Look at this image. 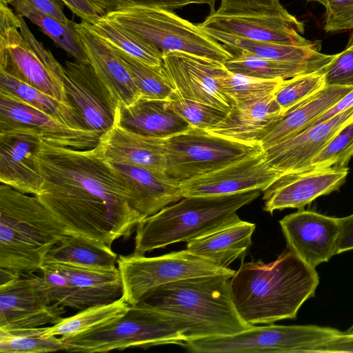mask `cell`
<instances>
[{
	"instance_id": "27",
	"label": "cell",
	"mask_w": 353,
	"mask_h": 353,
	"mask_svg": "<svg viewBox=\"0 0 353 353\" xmlns=\"http://www.w3.org/2000/svg\"><path fill=\"white\" fill-rule=\"evenodd\" d=\"M353 89V86L326 85L321 90L284 114L261 138L265 150L305 130L308 124L330 109Z\"/></svg>"
},
{
	"instance_id": "16",
	"label": "cell",
	"mask_w": 353,
	"mask_h": 353,
	"mask_svg": "<svg viewBox=\"0 0 353 353\" xmlns=\"http://www.w3.org/2000/svg\"><path fill=\"white\" fill-rule=\"evenodd\" d=\"M199 25L256 41L288 45L313 43L301 35L304 32V25L290 12H214Z\"/></svg>"
},
{
	"instance_id": "17",
	"label": "cell",
	"mask_w": 353,
	"mask_h": 353,
	"mask_svg": "<svg viewBox=\"0 0 353 353\" xmlns=\"http://www.w3.org/2000/svg\"><path fill=\"white\" fill-rule=\"evenodd\" d=\"M19 128L34 130L47 143L77 150L95 148L101 137L94 131L66 125L22 101L0 94V131Z\"/></svg>"
},
{
	"instance_id": "36",
	"label": "cell",
	"mask_w": 353,
	"mask_h": 353,
	"mask_svg": "<svg viewBox=\"0 0 353 353\" xmlns=\"http://www.w3.org/2000/svg\"><path fill=\"white\" fill-rule=\"evenodd\" d=\"M130 307L122 297L110 303L90 306L73 316L62 318L49 326L43 334L64 337L86 332L123 316Z\"/></svg>"
},
{
	"instance_id": "30",
	"label": "cell",
	"mask_w": 353,
	"mask_h": 353,
	"mask_svg": "<svg viewBox=\"0 0 353 353\" xmlns=\"http://www.w3.org/2000/svg\"><path fill=\"white\" fill-rule=\"evenodd\" d=\"M254 223L241 221L187 242L186 250L218 266L227 268L252 244Z\"/></svg>"
},
{
	"instance_id": "23",
	"label": "cell",
	"mask_w": 353,
	"mask_h": 353,
	"mask_svg": "<svg viewBox=\"0 0 353 353\" xmlns=\"http://www.w3.org/2000/svg\"><path fill=\"white\" fill-rule=\"evenodd\" d=\"M165 139L137 133L114 122L101 135L95 148L110 163H125L165 174Z\"/></svg>"
},
{
	"instance_id": "12",
	"label": "cell",
	"mask_w": 353,
	"mask_h": 353,
	"mask_svg": "<svg viewBox=\"0 0 353 353\" xmlns=\"http://www.w3.org/2000/svg\"><path fill=\"white\" fill-rule=\"evenodd\" d=\"M64 308L52 303L41 275L0 268V330L54 325Z\"/></svg>"
},
{
	"instance_id": "10",
	"label": "cell",
	"mask_w": 353,
	"mask_h": 353,
	"mask_svg": "<svg viewBox=\"0 0 353 353\" xmlns=\"http://www.w3.org/2000/svg\"><path fill=\"white\" fill-rule=\"evenodd\" d=\"M117 265L123 284L121 297L130 305L138 304L150 290L167 283L207 275L233 276L236 272L186 249L154 257L133 253L120 255Z\"/></svg>"
},
{
	"instance_id": "29",
	"label": "cell",
	"mask_w": 353,
	"mask_h": 353,
	"mask_svg": "<svg viewBox=\"0 0 353 353\" xmlns=\"http://www.w3.org/2000/svg\"><path fill=\"white\" fill-rule=\"evenodd\" d=\"M201 28L232 55L243 52L261 58L291 62L319 61L332 56L321 52V42L319 41L310 45H288L252 40L211 28Z\"/></svg>"
},
{
	"instance_id": "15",
	"label": "cell",
	"mask_w": 353,
	"mask_h": 353,
	"mask_svg": "<svg viewBox=\"0 0 353 353\" xmlns=\"http://www.w3.org/2000/svg\"><path fill=\"white\" fill-rule=\"evenodd\" d=\"M287 247L309 266L316 267L337 254L339 218L299 209L279 221Z\"/></svg>"
},
{
	"instance_id": "37",
	"label": "cell",
	"mask_w": 353,
	"mask_h": 353,
	"mask_svg": "<svg viewBox=\"0 0 353 353\" xmlns=\"http://www.w3.org/2000/svg\"><path fill=\"white\" fill-rule=\"evenodd\" d=\"M117 52L129 70L141 97L165 101L170 99L176 89L163 64L149 65L126 54Z\"/></svg>"
},
{
	"instance_id": "5",
	"label": "cell",
	"mask_w": 353,
	"mask_h": 353,
	"mask_svg": "<svg viewBox=\"0 0 353 353\" xmlns=\"http://www.w3.org/2000/svg\"><path fill=\"white\" fill-rule=\"evenodd\" d=\"M69 232L36 195L0 185V268L34 273Z\"/></svg>"
},
{
	"instance_id": "18",
	"label": "cell",
	"mask_w": 353,
	"mask_h": 353,
	"mask_svg": "<svg viewBox=\"0 0 353 353\" xmlns=\"http://www.w3.org/2000/svg\"><path fill=\"white\" fill-rule=\"evenodd\" d=\"M163 65L176 91L183 97L228 112L232 108L218 83V77L225 68L223 63L181 52H170L163 54Z\"/></svg>"
},
{
	"instance_id": "7",
	"label": "cell",
	"mask_w": 353,
	"mask_h": 353,
	"mask_svg": "<svg viewBox=\"0 0 353 353\" xmlns=\"http://www.w3.org/2000/svg\"><path fill=\"white\" fill-rule=\"evenodd\" d=\"M0 70L72 105L64 86L63 66L34 37L23 17L3 3H0Z\"/></svg>"
},
{
	"instance_id": "49",
	"label": "cell",
	"mask_w": 353,
	"mask_h": 353,
	"mask_svg": "<svg viewBox=\"0 0 353 353\" xmlns=\"http://www.w3.org/2000/svg\"><path fill=\"white\" fill-rule=\"evenodd\" d=\"M40 12L52 17L66 26H73L75 23L64 14L62 8L57 0H26Z\"/></svg>"
},
{
	"instance_id": "48",
	"label": "cell",
	"mask_w": 353,
	"mask_h": 353,
	"mask_svg": "<svg viewBox=\"0 0 353 353\" xmlns=\"http://www.w3.org/2000/svg\"><path fill=\"white\" fill-rule=\"evenodd\" d=\"M307 352H353V335L342 332L323 343L312 347Z\"/></svg>"
},
{
	"instance_id": "25",
	"label": "cell",
	"mask_w": 353,
	"mask_h": 353,
	"mask_svg": "<svg viewBox=\"0 0 353 353\" xmlns=\"http://www.w3.org/2000/svg\"><path fill=\"white\" fill-rule=\"evenodd\" d=\"M110 163L130 183L133 206L145 218L183 198L181 181L165 173L125 163Z\"/></svg>"
},
{
	"instance_id": "21",
	"label": "cell",
	"mask_w": 353,
	"mask_h": 353,
	"mask_svg": "<svg viewBox=\"0 0 353 353\" xmlns=\"http://www.w3.org/2000/svg\"><path fill=\"white\" fill-rule=\"evenodd\" d=\"M352 119L353 105L263 150L268 164L279 176L298 172Z\"/></svg>"
},
{
	"instance_id": "43",
	"label": "cell",
	"mask_w": 353,
	"mask_h": 353,
	"mask_svg": "<svg viewBox=\"0 0 353 353\" xmlns=\"http://www.w3.org/2000/svg\"><path fill=\"white\" fill-rule=\"evenodd\" d=\"M101 16L130 7L143 6L164 8L170 10L179 9L192 4H206L210 13H214L216 0H90Z\"/></svg>"
},
{
	"instance_id": "50",
	"label": "cell",
	"mask_w": 353,
	"mask_h": 353,
	"mask_svg": "<svg viewBox=\"0 0 353 353\" xmlns=\"http://www.w3.org/2000/svg\"><path fill=\"white\" fill-rule=\"evenodd\" d=\"M81 21L92 23L101 17L99 11L90 0H60Z\"/></svg>"
},
{
	"instance_id": "53",
	"label": "cell",
	"mask_w": 353,
	"mask_h": 353,
	"mask_svg": "<svg viewBox=\"0 0 353 353\" xmlns=\"http://www.w3.org/2000/svg\"><path fill=\"white\" fill-rule=\"evenodd\" d=\"M343 333L345 334L353 335V325L347 330Z\"/></svg>"
},
{
	"instance_id": "28",
	"label": "cell",
	"mask_w": 353,
	"mask_h": 353,
	"mask_svg": "<svg viewBox=\"0 0 353 353\" xmlns=\"http://www.w3.org/2000/svg\"><path fill=\"white\" fill-rule=\"evenodd\" d=\"M70 281L80 310L88 307L107 304L121 298L123 284L118 267L111 269L88 268L60 264H49Z\"/></svg>"
},
{
	"instance_id": "4",
	"label": "cell",
	"mask_w": 353,
	"mask_h": 353,
	"mask_svg": "<svg viewBox=\"0 0 353 353\" xmlns=\"http://www.w3.org/2000/svg\"><path fill=\"white\" fill-rule=\"evenodd\" d=\"M254 190L231 194L185 196L137 225L133 254L206 236L241 221L236 212L261 194Z\"/></svg>"
},
{
	"instance_id": "40",
	"label": "cell",
	"mask_w": 353,
	"mask_h": 353,
	"mask_svg": "<svg viewBox=\"0 0 353 353\" xmlns=\"http://www.w3.org/2000/svg\"><path fill=\"white\" fill-rule=\"evenodd\" d=\"M352 156L353 119L343 125L323 149L304 168L296 173L347 167V163Z\"/></svg>"
},
{
	"instance_id": "46",
	"label": "cell",
	"mask_w": 353,
	"mask_h": 353,
	"mask_svg": "<svg viewBox=\"0 0 353 353\" xmlns=\"http://www.w3.org/2000/svg\"><path fill=\"white\" fill-rule=\"evenodd\" d=\"M322 4L326 10L324 30L339 32L353 29V0H307Z\"/></svg>"
},
{
	"instance_id": "52",
	"label": "cell",
	"mask_w": 353,
	"mask_h": 353,
	"mask_svg": "<svg viewBox=\"0 0 353 353\" xmlns=\"http://www.w3.org/2000/svg\"><path fill=\"white\" fill-rule=\"evenodd\" d=\"M353 105V89L346 94L343 97L340 99L336 103H334L330 109L324 112L322 114L316 117L314 120L310 122L307 128L312 126L329 119L338 114L343 112L344 110L350 108Z\"/></svg>"
},
{
	"instance_id": "9",
	"label": "cell",
	"mask_w": 353,
	"mask_h": 353,
	"mask_svg": "<svg viewBox=\"0 0 353 353\" xmlns=\"http://www.w3.org/2000/svg\"><path fill=\"white\" fill-rule=\"evenodd\" d=\"M341 333L317 325H254L230 336L189 340L183 347L196 353H307Z\"/></svg>"
},
{
	"instance_id": "1",
	"label": "cell",
	"mask_w": 353,
	"mask_h": 353,
	"mask_svg": "<svg viewBox=\"0 0 353 353\" xmlns=\"http://www.w3.org/2000/svg\"><path fill=\"white\" fill-rule=\"evenodd\" d=\"M36 161L43 179L36 196L70 232L112 248L145 218L133 206L128 181L96 148L77 150L43 141Z\"/></svg>"
},
{
	"instance_id": "6",
	"label": "cell",
	"mask_w": 353,
	"mask_h": 353,
	"mask_svg": "<svg viewBox=\"0 0 353 353\" xmlns=\"http://www.w3.org/2000/svg\"><path fill=\"white\" fill-rule=\"evenodd\" d=\"M191 330V323L181 317L138 303L106 324L61 339L66 352H108L134 347L183 346Z\"/></svg>"
},
{
	"instance_id": "31",
	"label": "cell",
	"mask_w": 353,
	"mask_h": 353,
	"mask_svg": "<svg viewBox=\"0 0 353 353\" xmlns=\"http://www.w3.org/2000/svg\"><path fill=\"white\" fill-rule=\"evenodd\" d=\"M118 258L111 247L69 231L46 254L43 265L111 269L116 267Z\"/></svg>"
},
{
	"instance_id": "47",
	"label": "cell",
	"mask_w": 353,
	"mask_h": 353,
	"mask_svg": "<svg viewBox=\"0 0 353 353\" xmlns=\"http://www.w3.org/2000/svg\"><path fill=\"white\" fill-rule=\"evenodd\" d=\"M261 12H289L280 0H221L217 14L251 13Z\"/></svg>"
},
{
	"instance_id": "42",
	"label": "cell",
	"mask_w": 353,
	"mask_h": 353,
	"mask_svg": "<svg viewBox=\"0 0 353 353\" xmlns=\"http://www.w3.org/2000/svg\"><path fill=\"white\" fill-rule=\"evenodd\" d=\"M172 110L183 119L191 127L208 130L223 121L228 111L185 99L176 90L168 101Z\"/></svg>"
},
{
	"instance_id": "14",
	"label": "cell",
	"mask_w": 353,
	"mask_h": 353,
	"mask_svg": "<svg viewBox=\"0 0 353 353\" xmlns=\"http://www.w3.org/2000/svg\"><path fill=\"white\" fill-rule=\"evenodd\" d=\"M64 86L85 128L100 135L112 128L117 105L90 63L65 61Z\"/></svg>"
},
{
	"instance_id": "44",
	"label": "cell",
	"mask_w": 353,
	"mask_h": 353,
	"mask_svg": "<svg viewBox=\"0 0 353 353\" xmlns=\"http://www.w3.org/2000/svg\"><path fill=\"white\" fill-rule=\"evenodd\" d=\"M39 272L52 303L80 310L74 289L65 275L49 264L43 265Z\"/></svg>"
},
{
	"instance_id": "26",
	"label": "cell",
	"mask_w": 353,
	"mask_h": 353,
	"mask_svg": "<svg viewBox=\"0 0 353 353\" xmlns=\"http://www.w3.org/2000/svg\"><path fill=\"white\" fill-rule=\"evenodd\" d=\"M168 101L140 97L129 105H117L114 122L130 131L161 138L186 131L191 126L171 110Z\"/></svg>"
},
{
	"instance_id": "8",
	"label": "cell",
	"mask_w": 353,
	"mask_h": 353,
	"mask_svg": "<svg viewBox=\"0 0 353 353\" xmlns=\"http://www.w3.org/2000/svg\"><path fill=\"white\" fill-rule=\"evenodd\" d=\"M103 16L140 35L163 54L181 52L222 63L233 56L198 23L179 17L172 10L136 6Z\"/></svg>"
},
{
	"instance_id": "13",
	"label": "cell",
	"mask_w": 353,
	"mask_h": 353,
	"mask_svg": "<svg viewBox=\"0 0 353 353\" xmlns=\"http://www.w3.org/2000/svg\"><path fill=\"white\" fill-rule=\"evenodd\" d=\"M279 174L268 164L263 150L214 171L181 181L183 197L263 192Z\"/></svg>"
},
{
	"instance_id": "20",
	"label": "cell",
	"mask_w": 353,
	"mask_h": 353,
	"mask_svg": "<svg viewBox=\"0 0 353 353\" xmlns=\"http://www.w3.org/2000/svg\"><path fill=\"white\" fill-rule=\"evenodd\" d=\"M348 168H330L280 176L264 190L263 210L272 214L285 208H303L317 197L339 189Z\"/></svg>"
},
{
	"instance_id": "51",
	"label": "cell",
	"mask_w": 353,
	"mask_h": 353,
	"mask_svg": "<svg viewBox=\"0 0 353 353\" xmlns=\"http://www.w3.org/2000/svg\"><path fill=\"white\" fill-rule=\"evenodd\" d=\"M340 234L338 242L337 254L353 250V214L339 218Z\"/></svg>"
},
{
	"instance_id": "41",
	"label": "cell",
	"mask_w": 353,
	"mask_h": 353,
	"mask_svg": "<svg viewBox=\"0 0 353 353\" xmlns=\"http://www.w3.org/2000/svg\"><path fill=\"white\" fill-rule=\"evenodd\" d=\"M325 66L314 72L296 75L282 81L274 93V98L283 114L326 85Z\"/></svg>"
},
{
	"instance_id": "22",
	"label": "cell",
	"mask_w": 353,
	"mask_h": 353,
	"mask_svg": "<svg viewBox=\"0 0 353 353\" xmlns=\"http://www.w3.org/2000/svg\"><path fill=\"white\" fill-rule=\"evenodd\" d=\"M89 63L116 105H129L141 97L130 72L118 52L81 21L74 23Z\"/></svg>"
},
{
	"instance_id": "19",
	"label": "cell",
	"mask_w": 353,
	"mask_h": 353,
	"mask_svg": "<svg viewBox=\"0 0 353 353\" xmlns=\"http://www.w3.org/2000/svg\"><path fill=\"white\" fill-rule=\"evenodd\" d=\"M43 142L34 130L0 131V181L21 192L37 195L43 184L36 157Z\"/></svg>"
},
{
	"instance_id": "38",
	"label": "cell",
	"mask_w": 353,
	"mask_h": 353,
	"mask_svg": "<svg viewBox=\"0 0 353 353\" xmlns=\"http://www.w3.org/2000/svg\"><path fill=\"white\" fill-rule=\"evenodd\" d=\"M49 326L0 330L1 353H46L65 351L61 337L44 335Z\"/></svg>"
},
{
	"instance_id": "39",
	"label": "cell",
	"mask_w": 353,
	"mask_h": 353,
	"mask_svg": "<svg viewBox=\"0 0 353 353\" xmlns=\"http://www.w3.org/2000/svg\"><path fill=\"white\" fill-rule=\"evenodd\" d=\"M284 79H261L235 74L225 68L218 77L219 85L232 105L274 94Z\"/></svg>"
},
{
	"instance_id": "35",
	"label": "cell",
	"mask_w": 353,
	"mask_h": 353,
	"mask_svg": "<svg viewBox=\"0 0 353 353\" xmlns=\"http://www.w3.org/2000/svg\"><path fill=\"white\" fill-rule=\"evenodd\" d=\"M0 3L11 6L17 14L28 18L37 25L58 47L66 52L75 61L89 63L77 37L74 25L64 26L52 17L37 10L26 0H0Z\"/></svg>"
},
{
	"instance_id": "2",
	"label": "cell",
	"mask_w": 353,
	"mask_h": 353,
	"mask_svg": "<svg viewBox=\"0 0 353 353\" xmlns=\"http://www.w3.org/2000/svg\"><path fill=\"white\" fill-rule=\"evenodd\" d=\"M319 277L288 247L276 260L242 263L230 280L234 305L247 323L271 324L295 319L308 299L315 295Z\"/></svg>"
},
{
	"instance_id": "34",
	"label": "cell",
	"mask_w": 353,
	"mask_h": 353,
	"mask_svg": "<svg viewBox=\"0 0 353 353\" xmlns=\"http://www.w3.org/2000/svg\"><path fill=\"white\" fill-rule=\"evenodd\" d=\"M89 27L112 48L147 65L163 64V53L134 32L101 16Z\"/></svg>"
},
{
	"instance_id": "32",
	"label": "cell",
	"mask_w": 353,
	"mask_h": 353,
	"mask_svg": "<svg viewBox=\"0 0 353 353\" xmlns=\"http://www.w3.org/2000/svg\"><path fill=\"white\" fill-rule=\"evenodd\" d=\"M334 57L308 62H291L261 58L247 53H238L223 64L232 73L261 79H288L296 75L318 70Z\"/></svg>"
},
{
	"instance_id": "24",
	"label": "cell",
	"mask_w": 353,
	"mask_h": 353,
	"mask_svg": "<svg viewBox=\"0 0 353 353\" xmlns=\"http://www.w3.org/2000/svg\"><path fill=\"white\" fill-rule=\"evenodd\" d=\"M283 115L272 94L232 105L221 122L206 130L234 141L259 144L261 138Z\"/></svg>"
},
{
	"instance_id": "33",
	"label": "cell",
	"mask_w": 353,
	"mask_h": 353,
	"mask_svg": "<svg viewBox=\"0 0 353 353\" xmlns=\"http://www.w3.org/2000/svg\"><path fill=\"white\" fill-rule=\"evenodd\" d=\"M0 94L22 101L66 125L85 128L72 105L61 102L3 70H0Z\"/></svg>"
},
{
	"instance_id": "11",
	"label": "cell",
	"mask_w": 353,
	"mask_h": 353,
	"mask_svg": "<svg viewBox=\"0 0 353 353\" xmlns=\"http://www.w3.org/2000/svg\"><path fill=\"white\" fill-rule=\"evenodd\" d=\"M261 150L259 144L239 142L190 127L165 139V174L181 181L219 169Z\"/></svg>"
},
{
	"instance_id": "45",
	"label": "cell",
	"mask_w": 353,
	"mask_h": 353,
	"mask_svg": "<svg viewBox=\"0 0 353 353\" xmlns=\"http://www.w3.org/2000/svg\"><path fill=\"white\" fill-rule=\"evenodd\" d=\"M325 85L353 86V32L345 49L325 66Z\"/></svg>"
},
{
	"instance_id": "3",
	"label": "cell",
	"mask_w": 353,
	"mask_h": 353,
	"mask_svg": "<svg viewBox=\"0 0 353 353\" xmlns=\"http://www.w3.org/2000/svg\"><path fill=\"white\" fill-rule=\"evenodd\" d=\"M231 277L214 274L172 281L152 289L139 303L189 321L192 330L188 341L232 335L254 325L242 319L236 310Z\"/></svg>"
}]
</instances>
